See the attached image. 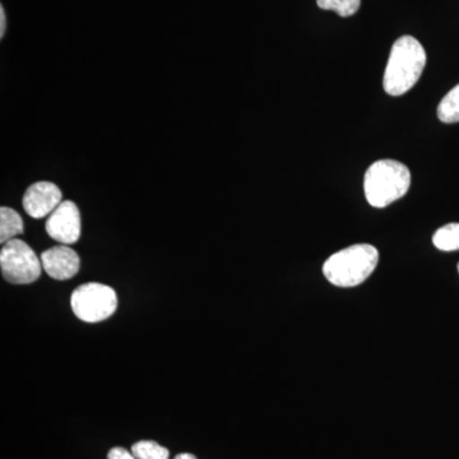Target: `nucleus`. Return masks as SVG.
<instances>
[{"label":"nucleus","instance_id":"f257e3e1","mask_svg":"<svg viewBox=\"0 0 459 459\" xmlns=\"http://www.w3.org/2000/svg\"><path fill=\"white\" fill-rule=\"evenodd\" d=\"M427 65V51L412 36H402L392 47L386 63L383 87L388 95L409 92L421 77Z\"/></svg>","mask_w":459,"mask_h":459},{"label":"nucleus","instance_id":"2eb2a0df","mask_svg":"<svg viewBox=\"0 0 459 459\" xmlns=\"http://www.w3.org/2000/svg\"><path fill=\"white\" fill-rule=\"evenodd\" d=\"M5 12L4 7L3 5H0V39H3V36H4L5 32Z\"/></svg>","mask_w":459,"mask_h":459},{"label":"nucleus","instance_id":"f8f14e48","mask_svg":"<svg viewBox=\"0 0 459 459\" xmlns=\"http://www.w3.org/2000/svg\"><path fill=\"white\" fill-rule=\"evenodd\" d=\"M132 453L137 459H169L170 452L152 440H142L133 444Z\"/></svg>","mask_w":459,"mask_h":459},{"label":"nucleus","instance_id":"ddd939ff","mask_svg":"<svg viewBox=\"0 0 459 459\" xmlns=\"http://www.w3.org/2000/svg\"><path fill=\"white\" fill-rule=\"evenodd\" d=\"M316 4L325 11L336 12L338 16H353L361 5V0H316Z\"/></svg>","mask_w":459,"mask_h":459},{"label":"nucleus","instance_id":"6e6552de","mask_svg":"<svg viewBox=\"0 0 459 459\" xmlns=\"http://www.w3.org/2000/svg\"><path fill=\"white\" fill-rule=\"evenodd\" d=\"M42 270L57 281L72 279L80 272L81 259L77 252L68 246L50 247L41 255Z\"/></svg>","mask_w":459,"mask_h":459},{"label":"nucleus","instance_id":"4468645a","mask_svg":"<svg viewBox=\"0 0 459 459\" xmlns=\"http://www.w3.org/2000/svg\"><path fill=\"white\" fill-rule=\"evenodd\" d=\"M108 459H137L133 455L132 451L128 452L126 449L120 448V446H117V448L111 449L108 452Z\"/></svg>","mask_w":459,"mask_h":459},{"label":"nucleus","instance_id":"20e7f679","mask_svg":"<svg viewBox=\"0 0 459 459\" xmlns=\"http://www.w3.org/2000/svg\"><path fill=\"white\" fill-rule=\"evenodd\" d=\"M0 268L3 277L9 283L30 285L40 279L42 263L29 244L20 238H13L3 244Z\"/></svg>","mask_w":459,"mask_h":459},{"label":"nucleus","instance_id":"f03ea898","mask_svg":"<svg viewBox=\"0 0 459 459\" xmlns=\"http://www.w3.org/2000/svg\"><path fill=\"white\" fill-rule=\"evenodd\" d=\"M379 262V252L370 244H355L329 256L323 264L325 279L337 287H355L365 282Z\"/></svg>","mask_w":459,"mask_h":459},{"label":"nucleus","instance_id":"dca6fc26","mask_svg":"<svg viewBox=\"0 0 459 459\" xmlns=\"http://www.w3.org/2000/svg\"><path fill=\"white\" fill-rule=\"evenodd\" d=\"M175 459H197L195 455H190V453H181V455H177Z\"/></svg>","mask_w":459,"mask_h":459},{"label":"nucleus","instance_id":"7ed1b4c3","mask_svg":"<svg viewBox=\"0 0 459 459\" xmlns=\"http://www.w3.org/2000/svg\"><path fill=\"white\" fill-rule=\"evenodd\" d=\"M410 186L409 168L395 160H379L365 174V197L376 208H385L404 197Z\"/></svg>","mask_w":459,"mask_h":459},{"label":"nucleus","instance_id":"f3484780","mask_svg":"<svg viewBox=\"0 0 459 459\" xmlns=\"http://www.w3.org/2000/svg\"><path fill=\"white\" fill-rule=\"evenodd\" d=\"M458 273H459V263H458Z\"/></svg>","mask_w":459,"mask_h":459},{"label":"nucleus","instance_id":"39448f33","mask_svg":"<svg viewBox=\"0 0 459 459\" xmlns=\"http://www.w3.org/2000/svg\"><path fill=\"white\" fill-rule=\"evenodd\" d=\"M74 316L86 323H99L110 318L117 307V295L110 286L83 283L71 296Z\"/></svg>","mask_w":459,"mask_h":459},{"label":"nucleus","instance_id":"9b49d317","mask_svg":"<svg viewBox=\"0 0 459 459\" xmlns=\"http://www.w3.org/2000/svg\"><path fill=\"white\" fill-rule=\"evenodd\" d=\"M437 117L443 123L459 122V84L449 91L437 107Z\"/></svg>","mask_w":459,"mask_h":459},{"label":"nucleus","instance_id":"0eeeda50","mask_svg":"<svg viewBox=\"0 0 459 459\" xmlns=\"http://www.w3.org/2000/svg\"><path fill=\"white\" fill-rule=\"evenodd\" d=\"M62 190L51 181H38L27 188L23 195V210L32 219L49 217L62 204Z\"/></svg>","mask_w":459,"mask_h":459},{"label":"nucleus","instance_id":"1a4fd4ad","mask_svg":"<svg viewBox=\"0 0 459 459\" xmlns=\"http://www.w3.org/2000/svg\"><path fill=\"white\" fill-rule=\"evenodd\" d=\"M22 217L13 208H0V243L5 244L8 241L17 238L18 235L23 234Z\"/></svg>","mask_w":459,"mask_h":459},{"label":"nucleus","instance_id":"423d86ee","mask_svg":"<svg viewBox=\"0 0 459 459\" xmlns=\"http://www.w3.org/2000/svg\"><path fill=\"white\" fill-rule=\"evenodd\" d=\"M45 230L53 240L63 246L77 243L81 238V213L77 204L63 201L48 217Z\"/></svg>","mask_w":459,"mask_h":459},{"label":"nucleus","instance_id":"9d476101","mask_svg":"<svg viewBox=\"0 0 459 459\" xmlns=\"http://www.w3.org/2000/svg\"><path fill=\"white\" fill-rule=\"evenodd\" d=\"M435 247L442 252H455L459 249V223H448L437 230L433 237Z\"/></svg>","mask_w":459,"mask_h":459}]
</instances>
